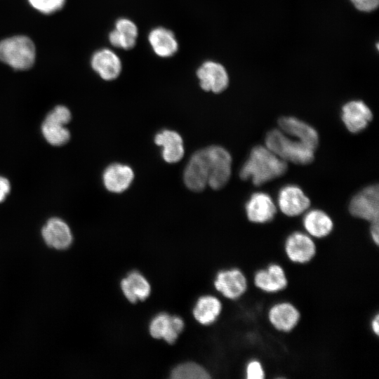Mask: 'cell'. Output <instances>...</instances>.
<instances>
[{
	"instance_id": "cell-1",
	"label": "cell",
	"mask_w": 379,
	"mask_h": 379,
	"mask_svg": "<svg viewBox=\"0 0 379 379\" xmlns=\"http://www.w3.org/2000/svg\"><path fill=\"white\" fill-rule=\"evenodd\" d=\"M287 170L286 161L267 147L255 146L242 166L239 175L243 180L251 179L255 185H261L281 176Z\"/></svg>"
},
{
	"instance_id": "cell-2",
	"label": "cell",
	"mask_w": 379,
	"mask_h": 379,
	"mask_svg": "<svg viewBox=\"0 0 379 379\" xmlns=\"http://www.w3.org/2000/svg\"><path fill=\"white\" fill-rule=\"evenodd\" d=\"M265 144L269 149L284 161L307 164L314 159V149L298 140L288 138L277 129L267 133Z\"/></svg>"
},
{
	"instance_id": "cell-3",
	"label": "cell",
	"mask_w": 379,
	"mask_h": 379,
	"mask_svg": "<svg viewBox=\"0 0 379 379\" xmlns=\"http://www.w3.org/2000/svg\"><path fill=\"white\" fill-rule=\"evenodd\" d=\"M35 46L25 36H15L0 42V60L16 69H26L35 60Z\"/></svg>"
},
{
	"instance_id": "cell-4",
	"label": "cell",
	"mask_w": 379,
	"mask_h": 379,
	"mask_svg": "<svg viewBox=\"0 0 379 379\" xmlns=\"http://www.w3.org/2000/svg\"><path fill=\"white\" fill-rule=\"evenodd\" d=\"M208 166V185L214 190L226 185L231 175L232 157L223 147L213 145L204 148Z\"/></svg>"
},
{
	"instance_id": "cell-5",
	"label": "cell",
	"mask_w": 379,
	"mask_h": 379,
	"mask_svg": "<svg viewBox=\"0 0 379 379\" xmlns=\"http://www.w3.org/2000/svg\"><path fill=\"white\" fill-rule=\"evenodd\" d=\"M71 119V113L65 106L55 107L45 118L42 133L48 143L55 146L65 144L70 138L69 131L65 127Z\"/></svg>"
},
{
	"instance_id": "cell-6",
	"label": "cell",
	"mask_w": 379,
	"mask_h": 379,
	"mask_svg": "<svg viewBox=\"0 0 379 379\" xmlns=\"http://www.w3.org/2000/svg\"><path fill=\"white\" fill-rule=\"evenodd\" d=\"M349 211L356 218L371 222L378 220V186H368L355 194L350 201Z\"/></svg>"
},
{
	"instance_id": "cell-7",
	"label": "cell",
	"mask_w": 379,
	"mask_h": 379,
	"mask_svg": "<svg viewBox=\"0 0 379 379\" xmlns=\"http://www.w3.org/2000/svg\"><path fill=\"white\" fill-rule=\"evenodd\" d=\"M284 251L291 262L305 264L314 257L317 247L312 237L308 234L295 232L286 238Z\"/></svg>"
},
{
	"instance_id": "cell-8",
	"label": "cell",
	"mask_w": 379,
	"mask_h": 379,
	"mask_svg": "<svg viewBox=\"0 0 379 379\" xmlns=\"http://www.w3.org/2000/svg\"><path fill=\"white\" fill-rule=\"evenodd\" d=\"M197 76L201 88L206 91L218 93L228 86L229 77L225 68L214 61L204 62L197 69Z\"/></svg>"
},
{
	"instance_id": "cell-9",
	"label": "cell",
	"mask_w": 379,
	"mask_h": 379,
	"mask_svg": "<svg viewBox=\"0 0 379 379\" xmlns=\"http://www.w3.org/2000/svg\"><path fill=\"white\" fill-rule=\"evenodd\" d=\"M208 166L204 149L196 152L190 158L184 172L187 187L194 192L203 190L208 185Z\"/></svg>"
},
{
	"instance_id": "cell-10",
	"label": "cell",
	"mask_w": 379,
	"mask_h": 379,
	"mask_svg": "<svg viewBox=\"0 0 379 379\" xmlns=\"http://www.w3.org/2000/svg\"><path fill=\"white\" fill-rule=\"evenodd\" d=\"M278 204L285 215L297 216L309 208L310 201L301 188L295 185H288L279 190Z\"/></svg>"
},
{
	"instance_id": "cell-11",
	"label": "cell",
	"mask_w": 379,
	"mask_h": 379,
	"mask_svg": "<svg viewBox=\"0 0 379 379\" xmlns=\"http://www.w3.org/2000/svg\"><path fill=\"white\" fill-rule=\"evenodd\" d=\"M215 288L225 297L235 300L247 289V280L244 273L234 268L220 272L214 282Z\"/></svg>"
},
{
	"instance_id": "cell-12",
	"label": "cell",
	"mask_w": 379,
	"mask_h": 379,
	"mask_svg": "<svg viewBox=\"0 0 379 379\" xmlns=\"http://www.w3.org/2000/svg\"><path fill=\"white\" fill-rule=\"evenodd\" d=\"M372 112L361 100H353L345 104L342 108L341 118L347 130L357 133L364 130L371 121Z\"/></svg>"
},
{
	"instance_id": "cell-13",
	"label": "cell",
	"mask_w": 379,
	"mask_h": 379,
	"mask_svg": "<svg viewBox=\"0 0 379 379\" xmlns=\"http://www.w3.org/2000/svg\"><path fill=\"white\" fill-rule=\"evenodd\" d=\"M248 219L255 223L271 221L277 212L276 206L270 196L264 192L253 193L245 206Z\"/></svg>"
},
{
	"instance_id": "cell-14",
	"label": "cell",
	"mask_w": 379,
	"mask_h": 379,
	"mask_svg": "<svg viewBox=\"0 0 379 379\" xmlns=\"http://www.w3.org/2000/svg\"><path fill=\"white\" fill-rule=\"evenodd\" d=\"M267 317L274 328L281 332H289L298 324L300 314L293 304L280 302L270 308Z\"/></svg>"
},
{
	"instance_id": "cell-15",
	"label": "cell",
	"mask_w": 379,
	"mask_h": 379,
	"mask_svg": "<svg viewBox=\"0 0 379 379\" xmlns=\"http://www.w3.org/2000/svg\"><path fill=\"white\" fill-rule=\"evenodd\" d=\"M253 281L257 288L264 292L272 293L284 290L288 284L284 270L281 265L274 263L256 272Z\"/></svg>"
},
{
	"instance_id": "cell-16",
	"label": "cell",
	"mask_w": 379,
	"mask_h": 379,
	"mask_svg": "<svg viewBox=\"0 0 379 379\" xmlns=\"http://www.w3.org/2000/svg\"><path fill=\"white\" fill-rule=\"evenodd\" d=\"M41 234L48 246L58 250L67 248L72 241V235L69 226L58 218L49 219L43 227Z\"/></svg>"
},
{
	"instance_id": "cell-17",
	"label": "cell",
	"mask_w": 379,
	"mask_h": 379,
	"mask_svg": "<svg viewBox=\"0 0 379 379\" xmlns=\"http://www.w3.org/2000/svg\"><path fill=\"white\" fill-rule=\"evenodd\" d=\"M91 66L99 76L106 81L116 79L122 69L119 57L108 48L99 50L93 55Z\"/></svg>"
},
{
	"instance_id": "cell-18",
	"label": "cell",
	"mask_w": 379,
	"mask_h": 379,
	"mask_svg": "<svg viewBox=\"0 0 379 379\" xmlns=\"http://www.w3.org/2000/svg\"><path fill=\"white\" fill-rule=\"evenodd\" d=\"M183 326L184 323L180 317L161 313L152 320L149 332L152 337L164 338L167 343L172 344L182 331Z\"/></svg>"
},
{
	"instance_id": "cell-19",
	"label": "cell",
	"mask_w": 379,
	"mask_h": 379,
	"mask_svg": "<svg viewBox=\"0 0 379 379\" xmlns=\"http://www.w3.org/2000/svg\"><path fill=\"white\" fill-rule=\"evenodd\" d=\"M278 123L283 131L315 150L319 143V135L312 126L292 117H282Z\"/></svg>"
},
{
	"instance_id": "cell-20",
	"label": "cell",
	"mask_w": 379,
	"mask_h": 379,
	"mask_svg": "<svg viewBox=\"0 0 379 379\" xmlns=\"http://www.w3.org/2000/svg\"><path fill=\"white\" fill-rule=\"evenodd\" d=\"M134 178L132 168L124 164L109 165L103 173V183L111 192L121 193L131 185Z\"/></svg>"
},
{
	"instance_id": "cell-21",
	"label": "cell",
	"mask_w": 379,
	"mask_h": 379,
	"mask_svg": "<svg viewBox=\"0 0 379 379\" xmlns=\"http://www.w3.org/2000/svg\"><path fill=\"white\" fill-rule=\"evenodd\" d=\"M148 41L154 53L161 58L171 57L178 49V43L173 32L162 27L152 29Z\"/></svg>"
},
{
	"instance_id": "cell-22",
	"label": "cell",
	"mask_w": 379,
	"mask_h": 379,
	"mask_svg": "<svg viewBox=\"0 0 379 379\" xmlns=\"http://www.w3.org/2000/svg\"><path fill=\"white\" fill-rule=\"evenodd\" d=\"M138 31L136 25L125 18L118 19L115 28L109 34L110 44L116 48L128 50L136 44Z\"/></svg>"
},
{
	"instance_id": "cell-23",
	"label": "cell",
	"mask_w": 379,
	"mask_h": 379,
	"mask_svg": "<svg viewBox=\"0 0 379 379\" xmlns=\"http://www.w3.org/2000/svg\"><path fill=\"white\" fill-rule=\"evenodd\" d=\"M155 143L162 146V157L168 163L179 161L184 155L182 137L175 131L164 130L154 138Z\"/></svg>"
},
{
	"instance_id": "cell-24",
	"label": "cell",
	"mask_w": 379,
	"mask_h": 379,
	"mask_svg": "<svg viewBox=\"0 0 379 379\" xmlns=\"http://www.w3.org/2000/svg\"><path fill=\"white\" fill-rule=\"evenodd\" d=\"M302 224L308 234L314 238L328 236L333 228L331 217L324 211L317 209L308 211L303 218Z\"/></svg>"
},
{
	"instance_id": "cell-25",
	"label": "cell",
	"mask_w": 379,
	"mask_h": 379,
	"mask_svg": "<svg viewBox=\"0 0 379 379\" xmlns=\"http://www.w3.org/2000/svg\"><path fill=\"white\" fill-rule=\"evenodd\" d=\"M121 286L126 298L131 302L146 299L150 293V286L139 272H132L121 281Z\"/></svg>"
},
{
	"instance_id": "cell-26",
	"label": "cell",
	"mask_w": 379,
	"mask_h": 379,
	"mask_svg": "<svg viewBox=\"0 0 379 379\" xmlns=\"http://www.w3.org/2000/svg\"><path fill=\"white\" fill-rule=\"evenodd\" d=\"M222 310L220 301L214 296L201 297L193 310L195 319L201 324L208 325L214 322Z\"/></svg>"
},
{
	"instance_id": "cell-27",
	"label": "cell",
	"mask_w": 379,
	"mask_h": 379,
	"mask_svg": "<svg viewBox=\"0 0 379 379\" xmlns=\"http://www.w3.org/2000/svg\"><path fill=\"white\" fill-rule=\"evenodd\" d=\"M171 377L174 379H206L210 375L199 365L194 363H185L175 368Z\"/></svg>"
},
{
	"instance_id": "cell-28",
	"label": "cell",
	"mask_w": 379,
	"mask_h": 379,
	"mask_svg": "<svg viewBox=\"0 0 379 379\" xmlns=\"http://www.w3.org/2000/svg\"><path fill=\"white\" fill-rule=\"evenodd\" d=\"M35 9L45 14L54 13L65 4V0H28Z\"/></svg>"
},
{
	"instance_id": "cell-29",
	"label": "cell",
	"mask_w": 379,
	"mask_h": 379,
	"mask_svg": "<svg viewBox=\"0 0 379 379\" xmlns=\"http://www.w3.org/2000/svg\"><path fill=\"white\" fill-rule=\"evenodd\" d=\"M246 375L248 379H263L265 371L261 363L255 359L250 361L246 368Z\"/></svg>"
},
{
	"instance_id": "cell-30",
	"label": "cell",
	"mask_w": 379,
	"mask_h": 379,
	"mask_svg": "<svg viewBox=\"0 0 379 379\" xmlns=\"http://www.w3.org/2000/svg\"><path fill=\"white\" fill-rule=\"evenodd\" d=\"M351 1L358 10L364 12L375 10L379 3V0H351Z\"/></svg>"
},
{
	"instance_id": "cell-31",
	"label": "cell",
	"mask_w": 379,
	"mask_h": 379,
	"mask_svg": "<svg viewBox=\"0 0 379 379\" xmlns=\"http://www.w3.org/2000/svg\"><path fill=\"white\" fill-rule=\"evenodd\" d=\"M10 189L9 181L6 178L0 176V202L6 198V196L10 192Z\"/></svg>"
},
{
	"instance_id": "cell-32",
	"label": "cell",
	"mask_w": 379,
	"mask_h": 379,
	"mask_svg": "<svg viewBox=\"0 0 379 379\" xmlns=\"http://www.w3.org/2000/svg\"><path fill=\"white\" fill-rule=\"evenodd\" d=\"M371 236L373 239V241L375 242L376 245L378 244L379 242V228H378V220L371 222Z\"/></svg>"
},
{
	"instance_id": "cell-33",
	"label": "cell",
	"mask_w": 379,
	"mask_h": 379,
	"mask_svg": "<svg viewBox=\"0 0 379 379\" xmlns=\"http://www.w3.org/2000/svg\"><path fill=\"white\" fill-rule=\"evenodd\" d=\"M371 327L374 334L378 336L379 334V315L378 314L372 319Z\"/></svg>"
}]
</instances>
